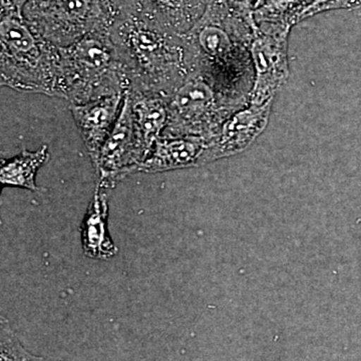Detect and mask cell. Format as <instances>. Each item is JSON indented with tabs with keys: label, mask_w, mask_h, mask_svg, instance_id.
<instances>
[{
	"label": "cell",
	"mask_w": 361,
	"mask_h": 361,
	"mask_svg": "<svg viewBox=\"0 0 361 361\" xmlns=\"http://www.w3.org/2000/svg\"><path fill=\"white\" fill-rule=\"evenodd\" d=\"M256 30L257 26L221 1L208 6L183 39L195 68L230 94L249 101L255 78L250 47Z\"/></svg>",
	"instance_id": "obj_1"
},
{
	"label": "cell",
	"mask_w": 361,
	"mask_h": 361,
	"mask_svg": "<svg viewBox=\"0 0 361 361\" xmlns=\"http://www.w3.org/2000/svg\"><path fill=\"white\" fill-rule=\"evenodd\" d=\"M115 44L129 75L130 90L167 97L194 70L185 40L146 26L128 30Z\"/></svg>",
	"instance_id": "obj_2"
},
{
	"label": "cell",
	"mask_w": 361,
	"mask_h": 361,
	"mask_svg": "<svg viewBox=\"0 0 361 361\" xmlns=\"http://www.w3.org/2000/svg\"><path fill=\"white\" fill-rule=\"evenodd\" d=\"M129 75L115 44L87 35L68 47H59L58 97L82 104L130 90Z\"/></svg>",
	"instance_id": "obj_3"
},
{
	"label": "cell",
	"mask_w": 361,
	"mask_h": 361,
	"mask_svg": "<svg viewBox=\"0 0 361 361\" xmlns=\"http://www.w3.org/2000/svg\"><path fill=\"white\" fill-rule=\"evenodd\" d=\"M167 103L168 122L163 137L211 140L249 101L230 94L205 73L194 68L169 94Z\"/></svg>",
	"instance_id": "obj_4"
},
{
	"label": "cell",
	"mask_w": 361,
	"mask_h": 361,
	"mask_svg": "<svg viewBox=\"0 0 361 361\" xmlns=\"http://www.w3.org/2000/svg\"><path fill=\"white\" fill-rule=\"evenodd\" d=\"M0 39L1 85L58 97L59 47L37 39L18 13L2 16Z\"/></svg>",
	"instance_id": "obj_5"
},
{
	"label": "cell",
	"mask_w": 361,
	"mask_h": 361,
	"mask_svg": "<svg viewBox=\"0 0 361 361\" xmlns=\"http://www.w3.org/2000/svg\"><path fill=\"white\" fill-rule=\"evenodd\" d=\"M291 27L257 25L250 47L254 85L249 104L262 106L274 99L289 77L288 39Z\"/></svg>",
	"instance_id": "obj_6"
},
{
	"label": "cell",
	"mask_w": 361,
	"mask_h": 361,
	"mask_svg": "<svg viewBox=\"0 0 361 361\" xmlns=\"http://www.w3.org/2000/svg\"><path fill=\"white\" fill-rule=\"evenodd\" d=\"M146 159L135 130L134 115L128 90L115 128L104 142L94 165L99 187H111L118 180L137 172Z\"/></svg>",
	"instance_id": "obj_7"
},
{
	"label": "cell",
	"mask_w": 361,
	"mask_h": 361,
	"mask_svg": "<svg viewBox=\"0 0 361 361\" xmlns=\"http://www.w3.org/2000/svg\"><path fill=\"white\" fill-rule=\"evenodd\" d=\"M273 101L262 106L248 104L228 118L217 135L209 140L211 161L245 151L269 122Z\"/></svg>",
	"instance_id": "obj_8"
},
{
	"label": "cell",
	"mask_w": 361,
	"mask_h": 361,
	"mask_svg": "<svg viewBox=\"0 0 361 361\" xmlns=\"http://www.w3.org/2000/svg\"><path fill=\"white\" fill-rule=\"evenodd\" d=\"M125 94L103 97L82 104H70V110L92 163L115 128L122 111Z\"/></svg>",
	"instance_id": "obj_9"
},
{
	"label": "cell",
	"mask_w": 361,
	"mask_h": 361,
	"mask_svg": "<svg viewBox=\"0 0 361 361\" xmlns=\"http://www.w3.org/2000/svg\"><path fill=\"white\" fill-rule=\"evenodd\" d=\"M211 161L209 140L200 137H161L137 172L156 173L196 167Z\"/></svg>",
	"instance_id": "obj_10"
},
{
	"label": "cell",
	"mask_w": 361,
	"mask_h": 361,
	"mask_svg": "<svg viewBox=\"0 0 361 361\" xmlns=\"http://www.w3.org/2000/svg\"><path fill=\"white\" fill-rule=\"evenodd\" d=\"M101 189L97 185L94 199L90 202L80 226V238L87 257L109 260L116 255L118 248L110 236L108 200Z\"/></svg>",
	"instance_id": "obj_11"
},
{
	"label": "cell",
	"mask_w": 361,
	"mask_h": 361,
	"mask_svg": "<svg viewBox=\"0 0 361 361\" xmlns=\"http://www.w3.org/2000/svg\"><path fill=\"white\" fill-rule=\"evenodd\" d=\"M128 94L132 104L135 130L147 158L155 142L163 137L167 126V97L134 90H128Z\"/></svg>",
	"instance_id": "obj_12"
},
{
	"label": "cell",
	"mask_w": 361,
	"mask_h": 361,
	"mask_svg": "<svg viewBox=\"0 0 361 361\" xmlns=\"http://www.w3.org/2000/svg\"><path fill=\"white\" fill-rule=\"evenodd\" d=\"M49 159L47 146L35 152L23 151L9 160H1L0 182L4 186L23 188L32 192L39 191L35 183L37 171Z\"/></svg>",
	"instance_id": "obj_13"
},
{
	"label": "cell",
	"mask_w": 361,
	"mask_h": 361,
	"mask_svg": "<svg viewBox=\"0 0 361 361\" xmlns=\"http://www.w3.org/2000/svg\"><path fill=\"white\" fill-rule=\"evenodd\" d=\"M313 0H266L254 11L256 25L269 23L293 27L303 21L306 11Z\"/></svg>",
	"instance_id": "obj_14"
},
{
	"label": "cell",
	"mask_w": 361,
	"mask_h": 361,
	"mask_svg": "<svg viewBox=\"0 0 361 361\" xmlns=\"http://www.w3.org/2000/svg\"><path fill=\"white\" fill-rule=\"evenodd\" d=\"M49 18L66 25L87 26L90 16H94V4L92 0H49Z\"/></svg>",
	"instance_id": "obj_15"
},
{
	"label": "cell",
	"mask_w": 361,
	"mask_h": 361,
	"mask_svg": "<svg viewBox=\"0 0 361 361\" xmlns=\"http://www.w3.org/2000/svg\"><path fill=\"white\" fill-rule=\"evenodd\" d=\"M0 361H45L39 356H35L18 341L8 322L1 317L0 325Z\"/></svg>",
	"instance_id": "obj_16"
},
{
	"label": "cell",
	"mask_w": 361,
	"mask_h": 361,
	"mask_svg": "<svg viewBox=\"0 0 361 361\" xmlns=\"http://www.w3.org/2000/svg\"><path fill=\"white\" fill-rule=\"evenodd\" d=\"M360 7L361 0H313L312 4L304 14L303 20H307L315 14L334 11V9H350L358 13Z\"/></svg>",
	"instance_id": "obj_17"
},
{
	"label": "cell",
	"mask_w": 361,
	"mask_h": 361,
	"mask_svg": "<svg viewBox=\"0 0 361 361\" xmlns=\"http://www.w3.org/2000/svg\"><path fill=\"white\" fill-rule=\"evenodd\" d=\"M227 6L243 16L251 25L257 26L254 20V11L257 7L258 0H223Z\"/></svg>",
	"instance_id": "obj_18"
},
{
	"label": "cell",
	"mask_w": 361,
	"mask_h": 361,
	"mask_svg": "<svg viewBox=\"0 0 361 361\" xmlns=\"http://www.w3.org/2000/svg\"><path fill=\"white\" fill-rule=\"evenodd\" d=\"M11 1L16 13L20 14V16H21V13H23V7H25V4H27L30 0H11Z\"/></svg>",
	"instance_id": "obj_19"
},
{
	"label": "cell",
	"mask_w": 361,
	"mask_h": 361,
	"mask_svg": "<svg viewBox=\"0 0 361 361\" xmlns=\"http://www.w3.org/2000/svg\"><path fill=\"white\" fill-rule=\"evenodd\" d=\"M265 1H266V0H258L257 7L260 6L261 4H264ZM257 7H256V8H257Z\"/></svg>",
	"instance_id": "obj_20"
},
{
	"label": "cell",
	"mask_w": 361,
	"mask_h": 361,
	"mask_svg": "<svg viewBox=\"0 0 361 361\" xmlns=\"http://www.w3.org/2000/svg\"><path fill=\"white\" fill-rule=\"evenodd\" d=\"M358 14H361V7H360V13H358Z\"/></svg>",
	"instance_id": "obj_21"
}]
</instances>
